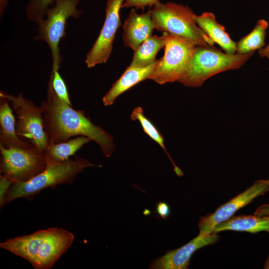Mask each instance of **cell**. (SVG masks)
Here are the masks:
<instances>
[{"instance_id":"1","label":"cell","mask_w":269,"mask_h":269,"mask_svg":"<svg viewBox=\"0 0 269 269\" xmlns=\"http://www.w3.org/2000/svg\"><path fill=\"white\" fill-rule=\"evenodd\" d=\"M44 129L49 142L66 141L71 137L85 136L96 141L106 157L112 155L115 144L112 136L101 127L94 125L82 110H76L61 100L48 83L46 100L41 101Z\"/></svg>"},{"instance_id":"2","label":"cell","mask_w":269,"mask_h":269,"mask_svg":"<svg viewBox=\"0 0 269 269\" xmlns=\"http://www.w3.org/2000/svg\"><path fill=\"white\" fill-rule=\"evenodd\" d=\"M74 239L70 232L54 227L7 239L0 243V248L26 260L34 269H50Z\"/></svg>"},{"instance_id":"3","label":"cell","mask_w":269,"mask_h":269,"mask_svg":"<svg viewBox=\"0 0 269 269\" xmlns=\"http://www.w3.org/2000/svg\"><path fill=\"white\" fill-rule=\"evenodd\" d=\"M46 160V168L39 174L27 181L14 182L11 184L1 207L17 198H25L31 200L42 190L48 187L71 184L76 175L87 167H101V165H94L89 160L77 156L74 159H68L63 161H55L47 158Z\"/></svg>"},{"instance_id":"4","label":"cell","mask_w":269,"mask_h":269,"mask_svg":"<svg viewBox=\"0 0 269 269\" xmlns=\"http://www.w3.org/2000/svg\"><path fill=\"white\" fill-rule=\"evenodd\" d=\"M149 10L157 31L189 39L196 46H214V42L197 24L196 15L189 6L159 0Z\"/></svg>"},{"instance_id":"5","label":"cell","mask_w":269,"mask_h":269,"mask_svg":"<svg viewBox=\"0 0 269 269\" xmlns=\"http://www.w3.org/2000/svg\"><path fill=\"white\" fill-rule=\"evenodd\" d=\"M254 52L229 54L214 46H196L183 75L178 81L186 87H200L210 77L240 68Z\"/></svg>"},{"instance_id":"6","label":"cell","mask_w":269,"mask_h":269,"mask_svg":"<svg viewBox=\"0 0 269 269\" xmlns=\"http://www.w3.org/2000/svg\"><path fill=\"white\" fill-rule=\"evenodd\" d=\"M82 0H55L53 6L48 7L44 18L37 25V34L34 39L45 42L52 55V70H59L62 57L59 45L66 35L67 20L70 17L78 18L82 10L77 6Z\"/></svg>"},{"instance_id":"7","label":"cell","mask_w":269,"mask_h":269,"mask_svg":"<svg viewBox=\"0 0 269 269\" xmlns=\"http://www.w3.org/2000/svg\"><path fill=\"white\" fill-rule=\"evenodd\" d=\"M164 54L148 77L162 85L178 82L183 75L194 54L196 44L191 40L166 32Z\"/></svg>"},{"instance_id":"8","label":"cell","mask_w":269,"mask_h":269,"mask_svg":"<svg viewBox=\"0 0 269 269\" xmlns=\"http://www.w3.org/2000/svg\"><path fill=\"white\" fill-rule=\"evenodd\" d=\"M0 151L1 175L13 183L27 181L46 167L45 152L34 145L27 148L0 145Z\"/></svg>"},{"instance_id":"9","label":"cell","mask_w":269,"mask_h":269,"mask_svg":"<svg viewBox=\"0 0 269 269\" xmlns=\"http://www.w3.org/2000/svg\"><path fill=\"white\" fill-rule=\"evenodd\" d=\"M0 96L11 102L18 119L15 126L17 135L26 138L39 150L45 152L49 140L44 129L43 111L41 106H36L22 94L14 96L0 91Z\"/></svg>"},{"instance_id":"10","label":"cell","mask_w":269,"mask_h":269,"mask_svg":"<svg viewBox=\"0 0 269 269\" xmlns=\"http://www.w3.org/2000/svg\"><path fill=\"white\" fill-rule=\"evenodd\" d=\"M124 0H108L104 24L99 36L88 52L85 63L88 68L105 63L113 49L116 32L121 24L120 11Z\"/></svg>"},{"instance_id":"11","label":"cell","mask_w":269,"mask_h":269,"mask_svg":"<svg viewBox=\"0 0 269 269\" xmlns=\"http://www.w3.org/2000/svg\"><path fill=\"white\" fill-rule=\"evenodd\" d=\"M269 192V179H259L244 191L220 206L214 212L200 219L199 235H208L213 233L214 227L233 216L240 209L248 205L256 198Z\"/></svg>"},{"instance_id":"12","label":"cell","mask_w":269,"mask_h":269,"mask_svg":"<svg viewBox=\"0 0 269 269\" xmlns=\"http://www.w3.org/2000/svg\"><path fill=\"white\" fill-rule=\"evenodd\" d=\"M220 239L217 233L208 235H199L180 248L166 252L153 260L150 269H186L192 255L198 249L217 243Z\"/></svg>"},{"instance_id":"13","label":"cell","mask_w":269,"mask_h":269,"mask_svg":"<svg viewBox=\"0 0 269 269\" xmlns=\"http://www.w3.org/2000/svg\"><path fill=\"white\" fill-rule=\"evenodd\" d=\"M154 29L150 10L139 14L132 8L123 25V40L125 47L134 51L149 37Z\"/></svg>"},{"instance_id":"14","label":"cell","mask_w":269,"mask_h":269,"mask_svg":"<svg viewBox=\"0 0 269 269\" xmlns=\"http://www.w3.org/2000/svg\"><path fill=\"white\" fill-rule=\"evenodd\" d=\"M158 61V60H156L155 62L146 67H128L103 97V105L105 106L113 105L115 100L122 94L137 83L148 79Z\"/></svg>"},{"instance_id":"15","label":"cell","mask_w":269,"mask_h":269,"mask_svg":"<svg viewBox=\"0 0 269 269\" xmlns=\"http://www.w3.org/2000/svg\"><path fill=\"white\" fill-rule=\"evenodd\" d=\"M0 145L5 147L27 148L32 145L19 138L16 132L15 119L8 99L0 96Z\"/></svg>"},{"instance_id":"16","label":"cell","mask_w":269,"mask_h":269,"mask_svg":"<svg viewBox=\"0 0 269 269\" xmlns=\"http://www.w3.org/2000/svg\"><path fill=\"white\" fill-rule=\"evenodd\" d=\"M195 20L198 26L214 42L218 44L229 54H235L237 51V43L226 32L223 25L216 20L215 15L209 12H205L197 15Z\"/></svg>"},{"instance_id":"17","label":"cell","mask_w":269,"mask_h":269,"mask_svg":"<svg viewBox=\"0 0 269 269\" xmlns=\"http://www.w3.org/2000/svg\"><path fill=\"white\" fill-rule=\"evenodd\" d=\"M235 231L257 233L262 231L269 233V216L239 215L216 225L213 233Z\"/></svg>"},{"instance_id":"18","label":"cell","mask_w":269,"mask_h":269,"mask_svg":"<svg viewBox=\"0 0 269 269\" xmlns=\"http://www.w3.org/2000/svg\"><path fill=\"white\" fill-rule=\"evenodd\" d=\"M165 38L161 36L151 35L146 39L138 48L134 51L131 67H146L155 62L158 52L165 46Z\"/></svg>"},{"instance_id":"19","label":"cell","mask_w":269,"mask_h":269,"mask_svg":"<svg viewBox=\"0 0 269 269\" xmlns=\"http://www.w3.org/2000/svg\"><path fill=\"white\" fill-rule=\"evenodd\" d=\"M91 141L92 140L87 136H80L63 142H49L45 154L47 158L53 161H65L85 144Z\"/></svg>"},{"instance_id":"20","label":"cell","mask_w":269,"mask_h":269,"mask_svg":"<svg viewBox=\"0 0 269 269\" xmlns=\"http://www.w3.org/2000/svg\"><path fill=\"white\" fill-rule=\"evenodd\" d=\"M269 23L265 19L259 20L253 30L237 43V53L240 54L254 52L265 46L266 30Z\"/></svg>"},{"instance_id":"21","label":"cell","mask_w":269,"mask_h":269,"mask_svg":"<svg viewBox=\"0 0 269 269\" xmlns=\"http://www.w3.org/2000/svg\"><path fill=\"white\" fill-rule=\"evenodd\" d=\"M131 119L133 121L137 120L139 121L143 132L152 140L158 143L166 153L174 166V170L177 175L178 176H182L183 175V172L175 164L166 151L162 135L153 124L144 115L143 109L140 107H137L134 109L131 115Z\"/></svg>"},{"instance_id":"22","label":"cell","mask_w":269,"mask_h":269,"mask_svg":"<svg viewBox=\"0 0 269 269\" xmlns=\"http://www.w3.org/2000/svg\"><path fill=\"white\" fill-rule=\"evenodd\" d=\"M55 0H29L26 7V13L28 19L36 24L44 18L46 10Z\"/></svg>"},{"instance_id":"23","label":"cell","mask_w":269,"mask_h":269,"mask_svg":"<svg viewBox=\"0 0 269 269\" xmlns=\"http://www.w3.org/2000/svg\"><path fill=\"white\" fill-rule=\"evenodd\" d=\"M58 71L52 70L49 81L56 95L61 100L72 106L67 86Z\"/></svg>"},{"instance_id":"24","label":"cell","mask_w":269,"mask_h":269,"mask_svg":"<svg viewBox=\"0 0 269 269\" xmlns=\"http://www.w3.org/2000/svg\"><path fill=\"white\" fill-rule=\"evenodd\" d=\"M159 0H124L122 8L134 7L135 9H143L147 6H151Z\"/></svg>"},{"instance_id":"25","label":"cell","mask_w":269,"mask_h":269,"mask_svg":"<svg viewBox=\"0 0 269 269\" xmlns=\"http://www.w3.org/2000/svg\"><path fill=\"white\" fill-rule=\"evenodd\" d=\"M0 204L1 207L4 199L13 182L9 179L0 175Z\"/></svg>"},{"instance_id":"26","label":"cell","mask_w":269,"mask_h":269,"mask_svg":"<svg viewBox=\"0 0 269 269\" xmlns=\"http://www.w3.org/2000/svg\"><path fill=\"white\" fill-rule=\"evenodd\" d=\"M155 212L162 219H166L170 214L169 206L165 202H159L156 205Z\"/></svg>"},{"instance_id":"27","label":"cell","mask_w":269,"mask_h":269,"mask_svg":"<svg viewBox=\"0 0 269 269\" xmlns=\"http://www.w3.org/2000/svg\"><path fill=\"white\" fill-rule=\"evenodd\" d=\"M254 215L259 216H269V203L264 204L258 207L255 210Z\"/></svg>"},{"instance_id":"28","label":"cell","mask_w":269,"mask_h":269,"mask_svg":"<svg viewBox=\"0 0 269 269\" xmlns=\"http://www.w3.org/2000/svg\"><path fill=\"white\" fill-rule=\"evenodd\" d=\"M269 51V43L265 47L259 50L258 52L261 57H264V55Z\"/></svg>"},{"instance_id":"29","label":"cell","mask_w":269,"mask_h":269,"mask_svg":"<svg viewBox=\"0 0 269 269\" xmlns=\"http://www.w3.org/2000/svg\"><path fill=\"white\" fill-rule=\"evenodd\" d=\"M7 2V0H0V11L1 12V11L3 10L4 7L6 6V2Z\"/></svg>"},{"instance_id":"30","label":"cell","mask_w":269,"mask_h":269,"mask_svg":"<svg viewBox=\"0 0 269 269\" xmlns=\"http://www.w3.org/2000/svg\"><path fill=\"white\" fill-rule=\"evenodd\" d=\"M264 268L265 269H269V255L265 262Z\"/></svg>"},{"instance_id":"31","label":"cell","mask_w":269,"mask_h":269,"mask_svg":"<svg viewBox=\"0 0 269 269\" xmlns=\"http://www.w3.org/2000/svg\"><path fill=\"white\" fill-rule=\"evenodd\" d=\"M264 57H267L269 60V51L267 52L265 55Z\"/></svg>"}]
</instances>
